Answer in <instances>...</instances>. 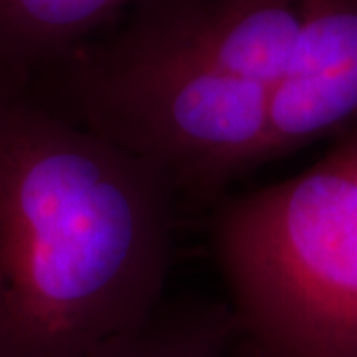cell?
<instances>
[{
    "label": "cell",
    "instance_id": "obj_3",
    "mask_svg": "<svg viewBox=\"0 0 357 357\" xmlns=\"http://www.w3.org/2000/svg\"><path fill=\"white\" fill-rule=\"evenodd\" d=\"M211 236L252 357H357V121L314 165L213 208Z\"/></svg>",
    "mask_w": 357,
    "mask_h": 357
},
{
    "label": "cell",
    "instance_id": "obj_5",
    "mask_svg": "<svg viewBox=\"0 0 357 357\" xmlns=\"http://www.w3.org/2000/svg\"><path fill=\"white\" fill-rule=\"evenodd\" d=\"M238 324L227 300L165 298L151 318L91 357H232Z\"/></svg>",
    "mask_w": 357,
    "mask_h": 357
},
{
    "label": "cell",
    "instance_id": "obj_4",
    "mask_svg": "<svg viewBox=\"0 0 357 357\" xmlns=\"http://www.w3.org/2000/svg\"><path fill=\"white\" fill-rule=\"evenodd\" d=\"M139 0H0V100L98 36Z\"/></svg>",
    "mask_w": 357,
    "mask_h": 357
},
{
    "label": "cell",
    "instance_id": "obj_2",
    "mask_svg": "<svg viewBox=\"0 0 357 357\" xmlns=\"http://www.w3.org/2000/svg\"><path fill=\"white\" fill-rule=\"evenodd\" d=\"M178 195L115 141L0 100V357H91L165 302Z\"/></svg>",
    "mask_w": 357,
    "mask_h": 357
},
{
    "label": "cell",
    "instance_id": "obj_1",
    "mask_svg": "<svg viewBox=\"0 0 357 357\" xmlns=\"http://www.w3.org/2000/svg\"><path fill=\"white\" fill-rule=\"evenodd\" d=\"M356 4L139 0L28 96L151 163L183 206L215 208L266 165L272 105L330 58Z\"/></svg>",
    "mask_w": 357,
    "mask_h": 357
},
{
    "label": "cell",
    "instance_id": "obj_6",
    "mask_svg": "<svg viewBox=\"0 0 357 357\" xmlns=\"http://www.w3.org/2000/svg\"><path fill=\"white\" fill-rule=\"evenodd\" d=\"M232 357H252V356H250V354H246V351H243V349H236V347H234Z\"/></svg>",
    "mask_w": 357,
    "mask_h": 357
}]
</instances>
